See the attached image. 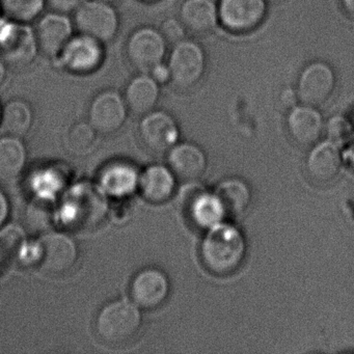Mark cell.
<instances>
[{
	"label": "cell",
	"instance_id": "d590c367",
	"mask_svg": "<svg viewBox=\"0 0 354 354\" xmlns=\"http://www.w3.org/2000/svg\"><path fill=\"white\" fill-rule=\"evenodd\" d=\"M351 155H352V160H353V165H354V144H353V146H352Z\"/></svg>",
	"mask_w": 354,
	"mask_h": 354
},
{
	"label": "cell",
	"instance_id": "74e56055",
	"mask_svg": "<svg viewBox=\"0 0 354 354\" xmlns=\"http://www.w3.org/2000/svg\"><path fill=\"white\" fill-rule=\"evenodd\" d=\"M1 111H3V109H0V117H1Z\"/></svg>",
	"mask_w": 354,
	"mask_h": 354
},
{
	"label": "cell",
	"instance_id": "603a6c76",
	"mask_svg": "<svg viewBox=\"0 0 354 354\" xmlns=\"http://www.w3.org/2000/svg\"><path fill=\"white\" fill-rule=\"evenodd\" d=\"M32 124V111L26 101H10L1 111L0 132L3 136L22 138L30 131Z\"/></svg>",
	"mask_w": 354,
	"mask_h": 354
},
{
	"label": "cell",
	"instance_id": "e575fe53",
	"mask_svg": "<svg viewBox=\"0 0 354 354\" xmlns=\"http://www.w3.org/2000/svg\"><path fill=\"white\" fill-rule=\"evenodd\" d=\"M6 78V67L3 59H0V86L5 82Z\"/></svg>",
	"mask_w": 354,
	"mask_h": 354
},
{
	"label": "cell",
	"instance_id": "4316f807",
	"mask_svg": "<svg viewBox=\"0 0 354 354\" xmlns=\"http://www.w3.org/2000/svg\"><path fill=\"white\" fill-rule=\"evenodd\" d=\"M96 132L90 123L74 124L66 138L68 151L75 156L88 154L96 142Z\"/></svg>",
	"mask_w": 354,
	"mask_h": 354
},
{
	"label": "cell",
	"instance_id": "7a4b0ae2",
	"mask_svg": "<svg viewBox=\"0 0 354 354\" xmlns=\"http://www.w3.org/2000/svg\"><path fill=\"white\" fill-rule=\"evenodd\" d=\"M142 326V314L134 302L115 300L103 306L96 319V333L109 345L131 341Z\"/></svg>",
	"mask_w": 354,
	"mask_h": 354
},
{
	"label": "cell",
	"instance_id": "cb8c5ba5",
	"mask_svg": "<svg viewBox=\"0 0 354 354\" xmlns=\"http://www.w3.org/2000/svg\"><path fill=\"white\" fill-rule=\"evenodd\" d=\"M26 152L19 138L7 136L0 140V180L15 179L26 165Z\"/></svg>",
	"mask_w": 354,
	"mask_h": 354
},
{
	"label": "cell",
	"instance_id": "5bb4252c",
	"mask_svg": "<svg viewBox=\"0 0 354 354\" xmlns=\"http://www.w3.org/2000/svg\"><path fill=\"white\" fill-rule=\"evenodd\" d=\"M343 158L335 142L316 144L306 160V171L310 180L319 185L333 183L341 173Z\"/></svg>",
	"mask_w": 354,
	"mask_h": 354
},
{
	"label": "cell",
	"instance_id": "83f0119b",
	"mask_svg": "<svg viewBox=\"0 0 354 354\" xmlns=\"http://www.w3.org/2000/svg\"><path fill=\"white\" fill-rule=\"evenodd\" d=\"M324 132L328 140L339 146L351 140L353 136V127L349 120L343 115H335L325 124Z\"/></svg>",
	"mask_w": 354,
	"mask_h": 354
},
{
	"label": "cell",
	"instance_id": "4dcf8cb0",
	"mask_svg": "<svg viewBox=\"0 0 354 354\" xmlns=\"http://www.w3.org/2000/svg\"><path fill=\"white\" fill-rule=\"evenodd\" d=\"M8 241L11 242L12 245H13L14 243H16V242H20L22 241L21 239V234H20V232L18 231L17 234H16L15 237H14V239H7V235H6L5 232H3V233L0 234V242L3 243V245L0 246H7L8 245ZM20 248H17V246H10V248H0V250H5L3 252V257L5 258L8 259L10 258V257H14L15 256V254H17L18 250H19Z\"/></svg>",
	"mask_w": 354,
	"mask_h": 354
},
{
	"label": "cell",
	"instance_id": "8fae6325",
	"mask_svg": "<svg viewBox=\"0 0 354 354\" xmlns=\"http://www.w3.org/2000/svg\"><path fill=\"white\" fill-rule=\"evenodd\" d=\"M36 34L24 24L16 22L0 35V59L12 67H24L38 51Z\"/></svg>",
	"mask_w": 354,
	"mask_h": 354
},
{
	"label": "cell",
	"instance_id": "e0dca14e",
	"mask_svg": "<svg viewBox=\"0 0 354 354\" xmlns=\"http://www.w3.org/2000/svg\"><path fill=\"white\" fill-rule=\"evenodd\" d=\"M72 30L71 20L65 14H47L40 20L35 32L39 50L47 57L61 55L72 38Z\"/></svg>",
	"mask_w": 354,
	"mask_h": 354
},
{
	"label": "cell",
	"instance_id": "7c38bea8",
	"mask_svg": "<svg viewBox=\"0 0 354 354\" xmlns=\"http://www.w3.org/2000/svg\"><path fill=\"white\" fill-rule=\"evenodd\" d=\"M125 99L115 91H104L95 97L88 111L90 124L99 133L118 131L127 118Z\"/></svg>",
	"mask_w": 354,
	"mask_h": 354
},
{
	"label": "cell",
	"instance_id": "2e32d148",
	"mask_svg": "<svg viewBox=\"0 0 354 354\" xmlns=\"http://www.w3.org/2000/svg\"><path fill=\"white\" fill-rule=\"evenodd\" d=\"M167 167L177 180L194 182L201 179L208 165L202 148L192 142L177 144L167 153Z\"/></svg>",
	"mask_w": 354,
	"mask_h": 354
},
{
	"label": "cell",
	"instance_id": "44dd1931",
	"mask_svg": "<svg viewBox=\"0 0 354 354\" xmlns=\"http://www.w3.org/2000/svg\"><path fill=\"white\" fill-rule=\"evenodd\" d=\"M214 194L225 217H241L252 204V190L248 184L239 178L223 180L217 185Z\"/></svg>",
	"mask_w": 354,
	"mask_h": 354
},
{
	"label": "cell",
	"instance_id": "30bf717a",
	"mask_svg": "<svg viewBox=\"0 0 354 354\" xmlns=\"http://www.w3.org/2000/svg\"><path fill=\"white\" fill-rule=\"evenodd\" d=\"M171 292L167 273L156 267H148L136 273L130 285V295L138 308L155 310L160 308Z\"/></svg>",
	"mask_w": 354,
	"mask_h": 354
},
{
	"label": "cell",
	"instance_id": "8d00e7d4",
	"mask_svg": "<svg viewBox=\"0 0 354 354\" xmlns=\"http://www.w3.org/2000/svg\"><path fill=\"white\" fill-rule=\"evenodd\" d=\"M102 1H105V3H113L115 0H102Z\"/></svg>",
	"mask_w": 354,
	"mask_h": 354
},
{
	"label": "cell",
	"instance_id": "f546056e",
	"mask_svg": "<svg viewBox=\"0 0 354 354\" xmlns=\"http://www.w3.org/2000/svg\"><path fill=\"white\" fill-rule=\"evenodd\" d=\"M86 0H46L53 12L57 13L67 14L75 12Z\"/></svg>",
	"mask_w": 354,
	"mask_h": 354
},
{
	"label": "cell",
	"instance_id": "9c48e42d",
	"mask_svg": "<svg viewBox=\"0 0 354 354\" xmlns=\"http://www.w3.org/2000/svg\"><path fill=\"white\" fill-rule=\"evenodd\" d=\"M140 136L145 148L150 152L165 154L177 145L179 127L167 111H152L140 122Z\"/></svg>",
	"mask_w": 354,
	"mask_h": 354
},
{
	"label": "cell",
	"instance_id": "1f68e13d",
	"mask_svg": "<svg viewBox=\"0 0 354 354\" xmlns=\"http://www.w3.org/2000/svg\"><path fill=\"white\" fill-rule=\"evenodd\" d=\"M298 101L297 93L295 91L291 90V88H287L283 91V94L281 96V104L285 109H290L291 111L294 106H296V102Z\"/></svg>",
	"mask_w": 354,
	"mask_h": 354
},
{
	"label": "cell",
	"instance_id": "7402d4cb",
	"mask_svg": "<svg viewBox=\"0 0 354 354\" xmlns=\"http://www.w3.org/2000/svg\"><path fill=\"white\" fill-rule=\"evenodd\" d=\"M126 105L136 115H145L154 109L158 102V82L148 73L134 77L126 88Z\"/></svg>",
	"mask_w": 354,
	"mask_h": 354
},
{
	"label": "cell",
	"instance_id": "d4e9b609",
	"mask_svg": "<svg viewBox=\"0 0 354 354\" xmlns=\"http://www.w3.org/2000/svg\"><path fill=\"white\" fill-rule=\"evenodd\" d=\"M138 181L140 179L136 169L127 165L109 167L102 175V184L105 189L118 196L132 192Z\"/></svg>",
	"mask_w": 354,
	"mask_h": 354
},
{
	"label": "cell",
	"instance_id": "9a60e30c",
	"mask_svg": "<svg viewBox=\"0 0 354 354\" xmlns=\"http://www.w3.org/2000/svg\"><path fill=\"white\" fill-rule=\"evenodd\" d=\"M324 126L322 115L315 106L296 105L288 113V132L297 146H315L324 133Z\"/></svg>",
	"mask_w": 354,
	"mask_h": 354
},
{
	"label": "cell",
	"instance_id": "4fadbf2b",
	"mask_svg": "<svg viewBox=\"0 0 354 354\" xmlns=\"http://www.w3.org/2000/svg\"><path fill=\"white\" fill-rule=\"evenodd\" d=\"M102 43L80 34L72 37L61 53L64 66L73 73L86 74L98 69L103 59Z\"/></svg>",
	"mask_w": 354,
	"mask_h": 354
},
{
	"label": "cell",
	"instance_id": "277c9868",
	"mask_svg": "<svg viewBox=\"0 0 354 354\" xmlns=\"http://www.w3.org/2000/svg\"><path fill=\"white\" fill-rule=\"evenodd\" d=\"M167 67L173 84L186 90L196 86L204 75L206 55L198 43L183 40L175 44Z\"/></svg>",
	"mask_w": 354,
	"mask_h": 354
},
{
	"label": "cell",
	"instance_id": "3957f363",
	"mask_svg": "<svg viewBox=\"0 0 354 354\" xmlns=\"http://www.w3.org/2000/svg\"><path fill=\"white\" fill-rule=\"evenodd\" d=\"M74 24L80 34L101 43L109 42L119 30L117 11L102 0H86L75 11Z\"/></svg>",
	"mask_w": 354,
	"mask_h": 354
},
{
	"label": "cell",
	"instance_id": "52a82bcc",
	"mask_svg": "<svg viewBox=\"0 0 354 354\" xmlns=\"http://www.w3.org/2000/svg\"><path fill=\"white\" fill-rule=\"evenodd\" d=\"M217 9L221 24L239 34L258 28L267 13L266 0H219Z\"/></svg>",
	"mask_w": 354,
	"mask_h": 354
},
{
	"label": "cell",
	"instance_id": "484cf974",
	"mask_svg": "<svg viewBox=\"0 0 354 354\" xmlns=\"http://www.w3.org/2000/svg\"><path fill=\"white\" fill-rule=\"evenodd\" d=\"M46 0H0V9L9 19L26 24L36 19Z\"/></svg>",
	"mask_w": 354,
	"mask_h": 354
},
{
	"label": "cell",
	"instance_id": "d6a6232c",
	"mask_svg": "<svg viewBox=\"0 0 354 354\" xmlns=\"http://www.w3.org/2000/svg\"><path fill=\"white\" fill-rule=\"evenodd\" d=\"M151 73H152L153 78H154L157 82H161V84H163V82H169V80H171V72H169V67L163 65V64H160V65L154 68Z\"/></svg>",
	"mask_w": 354,
	"mask_h": 354
},
{
	"label": "cell",
	"instance_id": "ac0fdd59",
	"mask_svg": "<svg viewBox=\"0 0 354 354\" xmlns=\"http://www.w3.org/2000/svg\"><path fill=\"white\" fill-rule=\"evenodd\" d=\"M186 216L194 227L208 231L225 218V213L215 194L198 190L186 200Z\"/></svg>",
	"mask_w": 354,
	"mask_h": 354
},
{
	"label": "cell",
	"instance_id": "5b68a950",
	"mask_svg": "<svg viewBox=\"0 0 354 354\" xmlns=\"http://www.w3.org/2000/svg\"><path fill=\"white\" fill-rule=\"evenodd\" d=\"M165 53L167 41L160 30L155 28H138L128 39V59L142 73H151L154 68L162 64Z\"/></svg>",
	"mask_w": 354,
	"mask_h": 354
},
{
	"label": "cell",
	"instance_id": "8992f818",
	"mask_svg": "<svg viewBox=\"0 0 354 354\" xmlns=\"http://www.w3.org/2000/svg\"><path fill=\"white\" fill-rule=\"evenodd\" d=\"M37 248L41 269L50 274L67 272L77 261L76 244L65 234H45L39 240Z\"/></svg>",
	"mask_w": 354,
	"mask_h": 354
},
{
	"label": "cell",
	"instance_id": "d6986e66",
	"mask_svg": "<svg viewBox=\"0 0 354 354\" xmlns=\"http://www.w3.org/2000/svg\"><path fill=\"white\" fill-rule=\"evenodd\" d=\"M176 180L169 167L151 165L140 176V192L148 202L155 205L163 204L171 200L175 194Z\"/></svg>",
	"mask_w": 354,
	"mask_h": 354
},
{
	"label": "cell",
	"instance_id": "ffe728a7",
	"mask_svg": "<svg viewBox=\"0 0 354 354\" xmlns=\"http://www.w3.org/2000/svg\"><path fill=\"white\" fill-rule=\"evenodd\" d=\"M179 16L186 30L196 35L212 32L219 22L218 9L213 0H185Z\"/></svg>",
	"mask_w": 354,
	"mask_h": 354
},
{
	"label": "cell",
	"instance_id": "ba28073f",
	"mask_svg": "<svg viewBox=\"0 0 354 354\" xmlns=\"http://www.w3.org/2000/svg\"><path fill=\"white\" fill-rule=\"evenodd\" d=\"M335 86V75L330 66L313 62L300 74L296 93L302 104L317 107L330 98Z\"/></svg>",
	"mask_w": 354,
	"mask_h": 354
},
{
	"label": "cell",
	"instance_id": "836d02e7",
	"mask_svg": "<svg viewBox=\"0 0 354 354\" xmlns=\"http://www.w3.org/2000/svg\"><path fill=\"white\" fill-rule=\"evenodd\" d=\"M341 3L348 15L354 17V0H341Z\"/></svg>",
	"mask_w": 354,
	"mask_h": 354
},
{
	"label": "cell",
	"instance_id": "6da1fadb",
	"mask_svg": "<svg viewBox=\"0 0 354 354\" xmlns=\"http://www.w3.org/2000/svg\"><path fill=\"white\" fill-rule=\"evenodd\" d=\"M248 244L242 232L223 221L207 231L200 246L203 265L217 277L236 272L243 264Z\"/></svg>",
	"mask_w": 354,
	"mask_h": 354
},
{
	"label": "cell",
	"instance_id": "f1b7e54d",
	"mask_svg": "<svg viewBox=\"0 0 354 354\" xmlns=\"http://www.w3.org/2000/svg\"><path fill=\"white\" fill-rule=\"evenodd\" d=\"M159 30L167 43H171V44H177L185 38L186 28L181 20L169 18L161 24Z\"/></svg>",
	"mask_w": 354,
	"mask_h": 354
}]
</instances>
